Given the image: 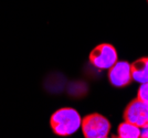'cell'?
<instances>
[{"instance_id":"obj_1","label":"cell","mask_w":148,"mask_h":138,"mask_svg":"<svg viewBox=\"0 0 148 138\" xmlns=\"http://www.w3.org/2000/svg\"><path fill=\"white\" fill-rule=\"evenodd\" d=\"M82 124V117L76 109L63 107L56 109L50 118V126L56 136L68 137L77 132Z\"/></svg>"},{"instance_id":"obj_2","label":"cell","mask_w":148,"mask_h":138,"mask_svg":"<svg viewBox=\"0 0 148 138\" xmlns=\"http://www.w3.org/2000/svg\"><path fill=\"white\" fill-rule=\"evenodd\" d=\"M81 128L85 138H106L111 130V123L103 115L93 113L82 119Z\"/></svg>"},{"instance_id":"obj_3","label":"cell","mask_w":148,"mask_h":138,"mask_svg":"<svg viewBox=\"0 0 148 138\" xmlns=\"http://www.w3.org/2000/svg\"><path fill=\"white\" fill-rule=\"evenodd\" d=\"M88 59L95 68L99 70H108L118 61V55L114 45L102 43L91 51Z\"/></svg>"},{"instance_id":"obj_4","label":"cell","mask_w":148,"mask_h":138,"mask_svg":"<svg viewBox=\"0 0 148 138\" xmlns=\"http://www.w3.org/2000/svg\"><path fill=\"white\" fill-rule=\"evenodd\" d=\"M124 119L139 128L148 127V103L139 98L133 100L124 111Z\"/></svg>"},{"instance_id":"obj_5","label":"cell","mask_w":148,"mask_h":138,"mask_svg":"<svg viewBox=\"0 0 148 138\" xmlns=\"http://www.w3.org/2000/svg\"><path fill=\"white\" fill-rule=\"evenodd\" d=\"M107 77L114 87L122 88L128 86L133 81L130 64L126 61H117L111 69H108Z\"/></svg>"},{"instance_id":"obj_6","label":"cell","mask_w":148,"mask_h":138,"mask_svg":"<svg viewBox=\"0 0 148 138\" xmlns=\"http://www.w3.org/2000/svg\"><path fill=\"white\" fill-rule=\"evenodd\" d=\"M133 81L139 84L148 82V57H140L130 64Z\"/></svg>"},{"instance_id":"obj_7","label":"cell","mask_w":148,"mask_h":138,"mask_svg":"<svg viewBox=\"0 0 148 138\" xmlns=\"http://www.w3.org/2000/svg\"><path fill=\"white\" fill-rule=\"evenodd\" d=\"M117 134L119 138H139L140 128L128 122L121 123L117 127Z\"/></svg>"},{"instance_id":"obj_8","label":"cell","mask_w":148,"mask_h":138,"mask_svg":"<svg viewBox=\"0 0 148 138\" xmlns=\"http://www.w3.org/2000/svg\"><path fill=\"white\" fill-rule=\"evenodd\" d=\"M137 98H139L145 103H148V82L140 84L137 93Z\"/></svg>"},{"instance_id":"obj_9","label":"cell","mask_w":148,"mask_h":138,"mask_svg":"<svg viewBox=\"0 0 148 138\" xmlns=\"http://www.w3.org/2000/svg\"><path fill=\"white\" fill-rule=\"evenodd\" d=\"M140 137L148 138V127H145V128H143V132H140Z\"/></svg>"},{"instance_id":"obj_10","label":"cell","mask_w":148,"mask_h":138,"mask_svg":"<svg viewBox=\"0 0 148 138\" xmlns=\"http://www.w3.org/2000/svg\"><path fill=\"white\" fill-rule=\"evenodd\" d=\"M147 2H148V0H147Z\"/></svg>"}]
</instances>
